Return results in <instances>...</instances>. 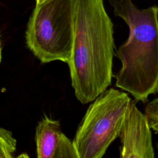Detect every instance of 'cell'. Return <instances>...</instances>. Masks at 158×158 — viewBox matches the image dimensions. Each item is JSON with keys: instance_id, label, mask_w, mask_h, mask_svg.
I'll return each mask as SVG.
<instances>
[{"instance_id": "cell-7", "label": "cell", "mask_w": 158, "mask_h": 158, "mask_svg": "<svg viewBox=\"0 0 158 158\" xmlns=\"http://www.w3.org/2000/svg\"><path fill=\"white\" fill-rule=\"evenodd\" d=\"M16 151V140L9 130L0 127V158H12Z\"/></svg>"}, {"instance_id": "cell-2", "label": "cell", "mask_w": 158, "mask_h": 158, "mask_svg": "<svg viewBox=\"0 0 158 158\" xmlns=\"http://www.w3.org/2000/svg\"><path fill=\"white\" fill-rule=\"evenodd\" d=\"M109 1L129 27L128 38L115 54L122 64L115 86L146 102L158 92V6L139 9L131 0Z\"/></svg>"}, {"instance_id": "cell-4", "label": "cell", "mask_w": 158, "mask_h": 158, "mask_svg": "<svg viewBox=\"0 0 158 158\" xmlns=\"http://www.w3.org/2000/svg\"><path fill=\"white\" fill-rule=\"evenodd\" d=\"M130 98L114 88L106 89L91 104L73 143L79 158H101L118 137Z\"/></svg>"}, {"instance_id": "cell-8", "label": "cell", "mask_w": 158, "mask_h": 158, "mask_svg": "<svg viewBox=\"0 0 158 158\" xmlns=\"http://www.w3.org/2000/svg\"><path fill=\"white\" fill-rule=\"evenodd\" d=\"M53 158H79L73 141L64 133L61 135Z\"/></svg>"}, {"instance_id": "cell-13", "label": "cell", "mask_w": 158, "mask_h": 158, "mask_svg": "<svg viewBox=\"0 0 158 158\" xmlns=\"http://www.w3.org/2000/svg\"><path fill=\"white\" fill-rule=\"evenodd\" d=\"M156 148H157V149L158 150V143H157V144H156Z\"/></svg>"}, {"instance_id": "cell-9", "label": "cell", "mask_w": 158, "mask_h": 158, "mask_svg": "<svg viewBox=\"0 0 158 158\" xmlns=\"http://www.w3.org/2000/svg\"><path fill=\"white\" fill-rule=\"evenodd\" d=\"M144 115L148 119L151 128L158 133V107L156 98L146 104Z\"/></svg>"}, {"instance_id": "cell-3", "label": "cell", "mask_w": 158, "mask_h": 158, "mask_svg": "<svg viewBox=\"0 0 158 158\" xmlns=\"http://www.w3.org/2000/svg\"><path fill=\"white\" fill-rule=\"evenodd\" d=\"M26 43L43 63H68L73 44L72 0H44L36 3L26 30Z\"/></svg>"}, {"instance_id": "cell-6", "label": "cell", "mask_w": 158, "mask_h": 158, "mask_svg": "<svg viewBox=\"0 0 158 158\" xmlns=\"http://www.w3.org/2000/svg\"><path fill=\"white\" fill-rule=\"evenodd\" d=\"M62 134L59 121L47 117L43 118L36 128L37 157L53 158Z\"/></svg>"}, {"instance_id": "cell-5", "label": "cell", "mask_w": 158, "mask_h": 158, "mask_svg": "<svg viewBox=\"0 0 158 158\" xmlns=\"http://www.w3.org/2000/svg\"><path fill=\"white\" fill-rule=\"evenodd\" d=\"M120 158H154L151 127L144 114L131 99L119 132Z\"/></svg>"}, {"instance_id": "cell-12", "label": "cell", "mask_w": 158, "mask_h": 158, "mask_svg": "<svg viewBox=\"0 0 158 158\" xmlns=\"http://www.w3.org/2000/svg\"><path fill=\"white\" fill-rule=\"evenodd\" d=\"M156 101H157V107H158V97L156 98Z\"/></svg>"}, {"instance_id": "cell-11", "label": "cell", "mask_w": 158, "mask_h": 158, "mask_svg": "<svg viewBox=\"0 0 158 158\" xmlns=\"http://www.w3.org/2000/svg\"><path fill=\"white\" fill-rule=\"evenodd\" d=\"M43 1H44V0H36V3H40V2H43Z\"/></svg>"}, {"instance_id": "cell-10", "label": "cell", "mask_w": 158, "mask_h": 158, "mask_svg": "<svg viewBox=\"0 0 158 158\" xmlns=\"http://www.w3.org/2000/svg\"><path fill=\"white\" fill-rule=\"evenodd\" d=\"M1 60V43H0V63Z\"/></svg>"}, {"instance_id": "cell-1", "label": "cell", "mask_w": 158, "mask_h": 158, "mask_svg": "<svg viewBox=\"0 0 158 158\" xmlns=\"http://www.w3.org/2000/svg\"><path fill=\"white\" fill-rule=\"evenodd\" d=\"M72 5L73 44L67 64L75 97L85 104L112 83L114 24L104 0H72Z\"/></svg>"}]
</instances>
